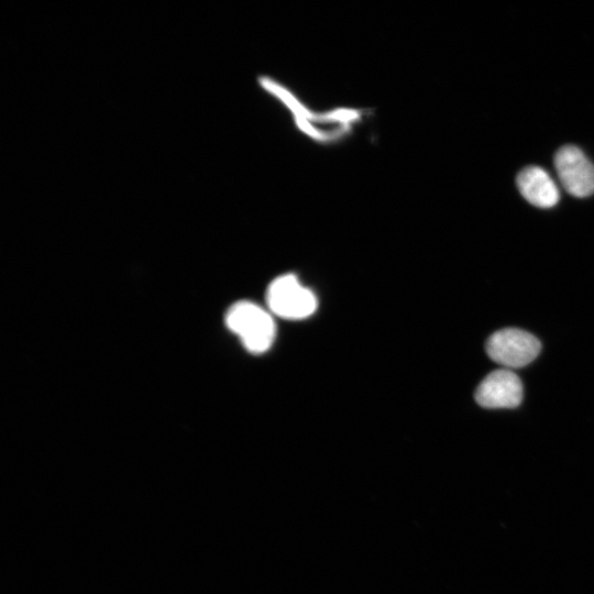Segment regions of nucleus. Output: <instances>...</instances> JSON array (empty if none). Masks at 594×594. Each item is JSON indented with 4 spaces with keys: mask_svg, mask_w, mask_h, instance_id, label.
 <instances>
[{
    "mask_svg": "<svg viewBox=\"0 0 594 594\" xmlns=\"http://www.w3.org/2000/svg\"><path fill=\"white\" fill-rule=\"evenodd\" d=\"M260 82L268 92L283 101L293 112L298 129L315 141L336 142L348 134L353 123L362 118L361 109L337 108L327 112H315L301 102L285 87L274 79L262 77Z\"/></svg>",
    "mask_w": 594,
    "mask_h": 594,
    "instance_id": "1",
    "label": "nucleus"
},
{
    "mask_svg": "<svg viewBox=\"0 0 594 594\" xmlns=\"http://www.w3.org/2000/svg\"><path fill=\"white\" fill-rule=\"evenodd\" d=\"M226 326L235 333L251 353H264L274 343L276 326L270 311L261 306L241 300L233 304L224 317Z\"/></svg>",
    "mask_w": 594,
    "mask_h": 594,
    "instance_id": "2",
    "label": "nucleus"
},
{
    "mask_svg": "<svg viewBox=\"0 0 594 594\" xmlns=\"http://www.w3.org/2000/svg\"><path fill=\"white\" fill-rule=\"evenodd\" d=\"M265 297L270 312L288 320L308 318L318 307L316 295L294 274H284L273 279Z\"/></svg>",
    "mask_w": 594,
    "mask_h": 594,
    "instance_id": "3",
    "label": "nucleus"
},
{
    "mask_svg": "<svg viewBox=\"0 0 594 594\" xmlns=\"http://www.w3.org/2000/svg\"><path fill=\"white\" fill-rule=\"evenodd\" d=\"M488 356L509 367H522L534 361L541 350L540 341L529 332L506 328L494 332L485 345Z\"/></svg>",
    "mask_w": 594,
    "mask_h": 594,
    "instance_id": "4",
    "label": "nucleus"
},
{
    "mask_svg": "<svg viewBox=\"0 0 594 594\" xmlns=\"http://www.w3.org/2000/svg\"><path fill=\"white\" fill-rule=\"evenodd\" d=\"M554 167L570 195L584 198L594 194V165L579 147H560L554 155Z\"/></svg>",
    "mask_w": 594,
    "mask_h": 594,
    "instance_id": "5",
    "label": "nucleus"
},
{
    "mask_svg": "<svg viewBox=\"0 0 594 594\" xmlns=\"http://www.w3.org/2000/svg\"><path fill=\"white\" fill-rule=\"evenodd\" d=\"M522 399V384L509 370L490 373L477 386L475 400L484 408H515Z\"/></svg>",
    "mask_w": 594,
    "mask_h": 594,
    "instance_id": "6",
    "label": "nucleus"
},
{
    "mask_svg": "<svg viewBox=\"0 0 594 594\" xmlns=\"http://www.w3.org/2000/svg\"><path fill=\"white\" fill-rule=\"evenodd\" d=\"M517 187L522 197L539 208H551L560 199L559 189L550 175L539 166H527L517 175Z\"/></svg>",
    "mask_w": 594,
    "mask_h": 594,
    "instance_id": "7",
    "label": "nucleus"
}]
</instances>
